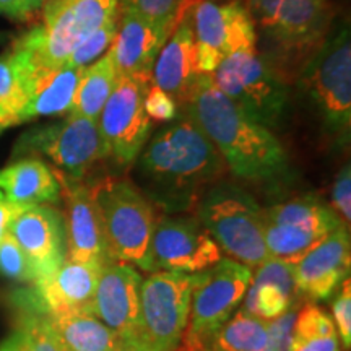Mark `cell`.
<instances>
[{
	"mask_svg": "<svg viewBox=\"0 0 351 351\" xmlns=\"http://www.w3.org/2000/svg\"><path fill=\"white\" fill-rule=\"evenodd\" d=\"M0 274L15 282H36V274H34L32 262L10 232L0 241Z\"/></svg>",
	"mask_w": 351,
	"mask_h": 351,
	"instance_id": "cell-33",
	"label": "cell"
},
{
	"mask_svg": "<svg viewBox=\"0 0 351 351\" xmlns=\"http://www.w3.org/2000/svg\"><path fill=\"white\" fill-rule=\"evenodd\" d=\"M197 219L232 261L254 270L270 258L263 239V208L238 184L215 182L197 204Z\"/></svg>",
	"mask_w": 351,
	"mask_h": 351,
	"instance_id": "cell-4",
	"label": "cell"
},
{
	"mask_svg": "<svg viewBox=\"0 0 351 351\" xmlns=\"http://www.w3.org/2000/svg\"><path fill=\"white\" fill-rule=\"evenodd\" d=\"M3 39H5V34L0 33V41H3Z\"/></svg>",
	"mask_w": 351,
	"mask_h": 351,
	"instance_id": "cell-42",
	"label": "cell"
},
{
	"mask_svg": "<svg viewBox=\"0 0 351 351\" xmlns=\"http://www.w3.org/2000/svg\"><path fill=\"white\" fill-rule=\"evenodd\" d=\"M21 205L12 204L10 200H7V197L0 192V241H2L10 231V225L15 218V215L19 213Z\"/></svg>",
	"mask_w": 351,
	"mask_h": 351,
	"instance_id": "cell-39",
	"label": "cell"
},
{
	"mask_svg": "<svg viewBox=\"0 0 351 351\" xmlns=\"http://www.w3.org/2000/svg\"><path fill=\"white\" fill-rule=\"evenodd\" d=\"M25 2V5L28 7V10L32 12V15L33 13H36L38 10H41V8L44 7V3L47 2V0H23Z\"/></svg>",
	"mask_w": 351,
	"mask_h": 351,
	"instance_id": "cell-41",
	"label": "cell"
},
{
	"mask_svg": "<svg viewBox=\"0 0 351 351\" xmlns=\"http://www.w3.org/2000/svg\"><path fill=\"white\" fill-rule=\"evenodd\" d=\"M142 282L143 276L134 265L109 262L101 267L95 293L96 317L121 333L125 340L137 343H140Z\"/></svg>",
	"mask_w": 351,
	"mask_h": 351,
	"instance_id": "cell-19",
	"label": "cell"
},
{
	"mask_svg": "<svg viewBox=\"0 0 351 351\" xmlns=\"http://www.w3.org/2000/svg\"><path fill=\"white\" fill-rule=\"evenodd\" d=\"M152 86L150 77H119L98 117L106 158L127 166L137 160L152 134V119L145 112V95Z\"/></svg>",
	"mask_w": 351,
	"mask_h": 351,
	"instance_id": "cell-12",
	"label": "cell"
},
{
	"mask_svg": "<svg viewBox=\"0 0 351 351\" xmlns=\"http://www.w3.org/2000/svg\"><path fill=\"white\" fill-rule=\"evenodd\" d=\"M83 69L62 67L56 70L38 88V91L26 103L20 116V125L46 116H65L72 112L78 80Z\"/></svg>",
	"mask_w": 351,
	"mask_h": 351,
	"instance_id": "cell-27",
	"label": "cell"
},
{
	"mask_svg": "<svg viewBox=\"0 0 351 351\" xmlns=\"http://www.w3.org/2000/svg\"><path fill=\"white\" fill-rule=\"evenodd\" d=\"M13 156H46L56 169L83 179L106 158V150L98 121L69 112L60 121L26 130L13 148Z\"/></svg>",
	"mask_w": 351,
	"mask_h": 351,
	"instance_id": "cell-10",
	"label": "cell"
},
{
	"mask_svg": "<svg viewBox=\"0 0 351 351\" xmlns=\"http://www.w3.org/2000/svg\"><path fill=\"white\" fill-rule=\"evenodd\" d=\"M41 315L64 345L65 351H109L129 341L93 314Z\"/></svg>",
	"mask_w": 351,
	"mask_h": 351,
	"instance_id": "cell-26",
	"label": "cell"
},
{
	"mask_svg": "<svg viewBox=\"0 0 351 351\" xmlns=\"http://www.w3.org/2000/svg\"><path fill=\"white\" fill-rule=\"evenodd\" d=\"M0 351H65L41 314L19 309L15 327L0 341Z\"/></svg>",
	"mask_w": 351,
	"mask_h": 351,
	"instance_id": "cell-31",
	"label": "cell"
},
{
	"mask_svg": "<svg viewBox=\"0 0 351 351\" xmlns=\"http://www.w3.org/2000/svg\"><path fill=\"white\" fill-rule=\"evenodd\" d=\"M117 80L119 73L114 67L112 54L109 49L103 57L83 69L77 85L72 112L98 121L101 109L116 88Z\"/></svg>",
	"mask_w": 351,
	"mask_h": 351,
	"instance_id": "cell-28",
	"label": "cell"
},
{
	"mask_svg": "<svg viewBox=\"0 0 351 351\" xmlns=\"http://www.w3.org/2000/svg\"><path fill=\"white\" fill-rule=\"evenodd\" d=\"M51 73L39 65L23 36L0 56V132L20 125L26 103Z\"/></svg>",
	"mask_w": 351,
	"mask_h": 351,
	"instance_id": "cell-22",
	"label": "cell"
},
{
	"mask_svg": "<svg viewBox=\"0 0 351 351\" xmlns=\"http://www.w3.org/2000/svg\"><path fill=\"white\" fill-rule=\"evenodd\" d=\"M254 25L287 52H304L326 36L328 0H247Z\"/></svg>",
	"mask_w": 351,
	"mask_h": 351,
	"instance_id": "cell-14",
	"label": "cell"
},
{
	"mask_svg": "<svg viewBox=\"0 0 351 351\" xmlns=\"http://www.w3.org/2000/svg\"><path fill=\"white\" fill-rule=\"evenodd\" d=\"M332 204L333 210L339 215L346 228H350L351 221V171L350 165L341 168L335 178L332 187Z\"/></svg>",
	"mask_w": 351,
	"mask_h": 351,
	"instance_id": "cell-37",
	"label": "cell"
},
{
	"mask_svg": "<svg viewBox=\"0 0 351 351\" xmlns=\"http://www.w3.org/2000/svg\"><path fill=\"white\" fill-rule=\"evenodd\" d=\"M143 106L147 116L156 122H171L179 114V106L174 98L153 85L148 88L147 95H145Z\"/></svg>",
	"mask_w": 351,
	"mask_h": 351,
	"instance_id": "cell-35",
	"label": "cell"
},
{
	"mask_svg": "<svg viewBox=\"0 0 351 351\" xmlns=\"http://www.w3.org/2000/svg\"><path fill=\"white\" fill-rule=\"evenodd\" d=\"M101 218L112 262H125L142 271H155L152 239L158 215L155 205L125 178H103L88 184Z\"/></svg>",
	"mask_w": 351,
	"mask_h": 351,
	"instance_id": "cell-3",
	"label": "cell"
},
{
	"mask_svg": "<svg viewBox=\"0 0 351 351\" xmlns=\"http://www.w3.org/2000/svg\"><path fill=\"white\" fill-rule=\"evenodd\" d=\"M0 192L21 207L60 204V186L54 171L34 156L19 158L0 168Z\"/></svg>",
	"mask_w": 351,
	"mask_h": 351,
	"instance_id": "cell-25",
	"label": "cell"
},
{
	"mask_svg": "<svg viewBox=\"0 0 351 351\" xmlns=\"http://www.w3.org/2000/svg\"><path fill=\"white\" fill-rule=\"evenodd\" d=\"M265 351H278V350H275V348H267Z\"/></svg>",
	"mask_w": 351,
	"mask_h": 351,
	"instance_id": "cell-43",
	"label": "cell"
},
{
	"mask_svg": "<svg viewBox=\"0 0 351 351\" xmlns=\"http://www.w3.org/2000/svg\"><path fill=\"white\" fill-rule=\"evenodd\" d=\"M137 160L145 197L166 212L197 207L228 173L215 145L184 109L153 135Z\"/></svg>",
	"mask_w": 351,
	"mask_h": 351,
	"instance_id": "cell-1",
	"label": "cell"
},
{
	"mask_svg": "<svg viewBox=\"0 0 351 351\" xmlns=\"http://www.w3.org/2000/svg\"><path fill=\"white\" fill-rule=\"evenodd\" d=\"M195 67L212 73L228 56L256 49L257 34L247 7L236 0H197L194 7Z\"/></svg>",
	"mask_w": 351,
	"mask_h": 351,
	"instance_id": "cell-13",
	"label": "cell"
},
{
	"mask_svg": "<svg viewBox=\"0 0 351 351\" xmlns=\"http://www.w3.org/2000/svg\"><path fill=\"white\" fill-rule=\"evenodd\" d=\"M212 80L254 122L267 129L278 125L288 104V86L256 49L228 56L212 73Z\"/></svg>",
	"mask_w": 351,
	"mask_h": 351,
	"instance_id": "cell-5",
	"label": "cell"
},
{
	"mask_svg": "<svg viewBox=\"0 0 351 351\" xmlns=\"http://www.w3.org/2000/svg\"><path fill=\"white\" fill-rule=\"evenodd\" d=\"M173 28H161L138 13L119 7V29L111 54L119 77L152 78V70Z\"/></svg>",
	"mask_w": 351,
	"mask_h": 351,
	"instance_id": "cell-23",
	"label": "cell"
},
{
	"mask_svg": "<svg viewBox=\"0 0 351 351\" xmlns=\"http://www.w3.org/2000/svg\"><path fill=\"white\" fill-rule=\"evenodd\" d=\"M335 210L314 195H302L263 208V239L270 258L295 265L339 230Z\"/></svg>",
	"mask_w": 351,
	"mask_h": 351,
	"instance_id": "cell-9",
	"label": "cell"
},
{
	"mask_svg": "<svg viewBox=\"0 0 351 351\" xmlns=\"http://www.w3.org/2000/svg\"><path fill=\"white\" fill-rule=\"evenodd\" d=\"M197 274L155 270L142 282L140 343L147 351H176L186 332Z\"/></svg>",
	"mask_w": 351,
	"mask_h": 351,
	"instance_id": "cell-11",
	"label": "cell"
},
{
	"mask_svg": "<svg viewBox=\"0 0 351 351\" xmlns=\"http://www.w3.org/2000/svg\"><path fill=\"white\" fill-rule=\"evenodd\" d=\"M0 16H7L15 21H28L32 19V12L23 0H0Z\"/></svg>",
	"mask_w": 351,
	"mask_h": 351,
	"instance_id": "cell-38",
	"label": "cell"
},
{
	"mask_svg": "<svg viewBox=\"0 0 351 351\" xmlns=\"http://www.w3.org/2000/svg\"><path fill=\"white\" fill-rule=\"evenodd\" d=\"M335 324L315 302H307L298 313L288 351H340Z\"/></svg>",
	"mask_w": 351,
	"mask_h": 351,
	"instance_id": "cell-30",
	"label": "cell"
},
{
	"mask_svg": "<svg viewBox=\"0 0 351 351\" xmlns=\"http://www.w3.org/2000/svg\"><path fill=\"white\" fill-rule=\"evenodd\" d=\"M350 228L341 225L293 265L296 295L309 302L327 301L350 278Z\"/></svg>",
	"mask_w": 351,
	"mask_h": 351,
	"instance_id": "cell-21",
	"label": "cell"
},
{
	"mask_svg": "<svg viewBox=\"0 0 351 351\" xmlns=\"http://www.w3.org/2000/svg\"><path fill=\"white\" fill-rule=\"evenodd\" d=\"M300 86L314 101L332 134L348 138L351 127V36L343 23L302 69Z\"/></svg>",
	"mask_w": 351,
	"mask_h": 351,
	"instance_id": "cell-8",
	"label": "cell"
},
{
	"mask_svg": "<svg viewBox=\"0 0 351 351\" xmlns=\"http://www.w3.org/2000/svg\"><path fill=\"white\" fill-rule=\"evenodd\" d=\"M296 296L293 265L269 258L252 274L243 309L269 322L291 311Z\"/></svg>",
	"mask_w": 351,
	"mask_h": 351,
	"instance_id": "cell-24",
	"label": "cell"
},
{
	"mask_svg": "<svg viewBox=\"0 0 351 351\" xmlns=\"http://www.w3.org/2000/svg\"><path fill=\"white\" fill-rule=\"evenodd\" d=\"M54 171L60 186V202L64 204L65 241H67V261L91 263L104 267L112 262L104 232L103 218L91 189L83 179Z\"/></svg>",
	"mask_w": 351,
	"mask_h": 351,
	"instance_id": "cell-15",
	"label": "cell"
},
{
	"mask_svg": "<svg viewBox=\"0 0 351 351\" xmlns=\"http://www.w3.org/2000/svg\"><path fill=\"white\" fill-rule=\"evenodd\" d=\"M197 0H184L173 32L166 39L152 70V85L184 103L199 77L195 67L194 7Z\"/></svg>",
	"mask_w": 351,
	"mask_h": 351,
	"instance_id": "cell-20",
	"label": "cell"
},
{
	"mask_svg": "<svg viewBox=\"0 0 351 351\" xmlns=\"http://www.w3.org/2000/svg\"><path fill=\"white\" fill-rule=\"evenodd\" d=\"M333 324H335L337 332H339L345 348H350L351 345V287L350 278H346L341 283L340 293L335 296L332 304Z\"/></svg>",
	"mask_w": 351,
	"mask_h": 351,
	"instance_id": "cell-36",
	"label": "cell"
},
{
	"mask_svg": "<svg viewBox=\"0 0 351 351\" xmlns=\"http://www.w3.org/2000/svg\"><path fill=\"white\" fill-rule=\"evenodd\" d=\"M109 351H147V350H145L140 343H135V341H125V343L116 346V348Z\"/></svg>",
	"mask_w": 351,
	"mask_h": 351,
	"instance_id": "cell-40",
	"label": "cell"
},
{
	"mask_svg": "<svg viewBox=\"0 0 351 351\" xmlns=\"http://www.w3.org/2000/svg\"><path fill=\"white\" fill-rule=\"evenodd\" d=\"M101 267L67 261L32 289L16 293L21 311L38 314H93L95 293Z\"/></svg>",
	"mask_w": 351,
	"mask_h": 351,
	"instance_id": "cell-17",
	"label": "cell"
},
{
	"mask_svg": "<svg viewBox=\"0 0 351 351\" xmlns=\"http://www.w3.org/2000/svg\"><path fill=\"white\" fill-rule=\"evenodd\" d=\"M269 322L241 307L213 333L205 351H265Z\"/></svg>",
	"mask_w": 351,
	"mask_h": 351,
	"instance_id": "cell-29",
	"label": "cell"
},
{
	"mask_svg": "<svg viewBox=\"0 0 351 351\" xmlns=\"http://www.w3.org/2000/svg\"><path fill=\"white\" fill-rule=\"evenodd\" d=\"M184 0H119V7L138 13L161 28H173Z\"/></svg>",
	"mask_w": 351,
	"mask_h": 351,
	"instance_id": "cell-34",
	"label": "cell"
},
{
	"mask_svg": "<svg viewBox=\"0 0 351 351\" xmlns=\"http://www.w3.org/2000/svg\"><path fill=\"white\" fill-rule=\"evenodd\" d=\"M119 10V0H47L43 25L23 34L39 65L62 69L69 56Z\"/></svg>",
	"mask_w": 351,
	"mask_h": 351,
	"instance_id": "cell-6",
	"label": "cell"
},
{
	"mask_svg": "<svg viewBox=\"0 0 351 351\" xmlns=\"http://www.w3.org/2000/svg\"><path fill=\"white\" fill-rule=\"evenodd\" d=\"M182 109L205 132L228 171L238 179L276 184L289 173L288 155L274 132L234 106L208 73H199Z\"/></svg>",
	"mask_w": 351,
	"mask_h": 351,
	"instance_id": "cell-2",
	"label": "cell"
},
{
	"mask_svg": "<svg viewBox=\"0 0 351 351\" xmlns=\"http://www.w3.org/2000/svg\"><path fill=\"white\" fill-rule=\"evenodd\" d=\"M117 29H119V10L116 15H112L106 23L101 28L91 33L80 46L77 47L69 59L65 60L64 67H73V69H85L91 65L99 57H103L106 52L111 49V46L116 41Z\"/></svg>",
	"mask_w": 351,
	"mask_h": 351,
	"instance_id": "cell-32",
	"label": "cell"
},
{
	"mask_svg": "<svg viewBox=\"0 0 351 351\" xmlns=\"http://www.w3.org/2000/svg\"><path fill=\"white\" fill-rule=\"evenodd\" d=\"M8 232L32 262L36 282L51 276L67 257L62 213L52 205L21 207Z\"/></svg>",
	"mask_w": 351,
	"mask_h": 351,
	"instance_id": "cell-18",
	"label": "cell"
},
{
	"mask_svg": "<svg viewBox=\"0 0 351 351\" xmlns=\"http://www.w3.org/2000/svg\"><path fill=\"white\" fill-rule=\"evenodd\" d=\"M155 270L200 274L223 258L218 244L194 217H158L152 239Z\"/></svg>",
	"mask_w": 351,
	"mask_h": 351,
	"instance_id": "cell-16",
	"label": "cell"
},
{
	"mask_svg": "<svg viewBox=\"0 0 351 351\" xmlns=\"http://www.w3.org/2000/svg\"><path fill=\"white\" fill-rule=\"evenodd\" d=\"M252 274L251 267L230 257L197 274L187 327L176 351H205L213 333L238 311Z\"/></svg>",
	"mask_w": 351,
	"mask_h": 351,
	"instance_id": "cell-7",
	"label": "cell"
}]
</instances>
